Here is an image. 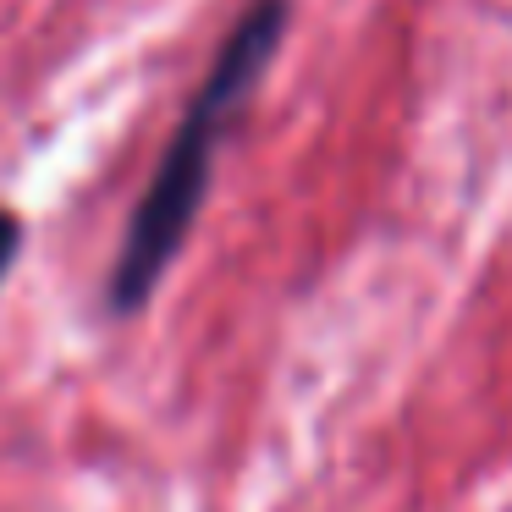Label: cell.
Wrapping results in <instances>:
<instances>
[{
  "label": "cell",
  "instance_id": "cell-1",
  "mask_svg": "<svg viewBox=\"0 0 512 512\" xmlns=\"http://www.w3.org/2000/svg\"><path fill=\"white\" fill-rule=\"evenodd\" d=\"M281 34H287V0H254L237 28L226 34V45L215 50L204 83L193 89L188 111H182L177 133H171L166 155H160L155 177H149L138 210L127 215L122 248H116L111 281H105V309L116 320L138 314L155 287L166 281V270L177 265L182 243H188L193 221L204 210V193H210V171H215V149L221 133L243 100L254 94V83L265 78L270 56H276Z\"/></svg>",
  "mask_w": 512,
  "mask_h": 512
},
{
  "label": "cell",
  "instance_id": "cell-2",
  "mask_svg": "<svg viewBox=\"0 0 512 512\" xmlns=\"http://www.w3.org/2000/svg\"><path fill=\"white\" fill-rule=\"evenodd\" d=\"M17 254H23V221L12 210H0V281L12 276Z\"/></svg>",
  "mask_w": 512,
  "mask_h": 512
}]
</instances>
